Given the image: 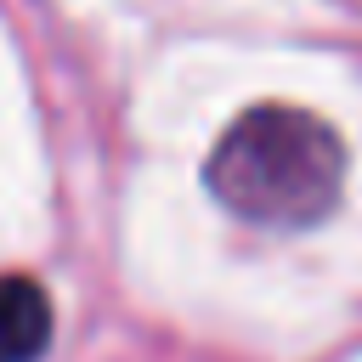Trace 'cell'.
<instances>
[{
	"instance_id": "6da1fadb",
	"label": "cell",
	"mask_w": 362,
	"mask_h": 362,
	"mask_svg": "<svg viewBox=\"0 0 362 362\" xmlns=\"http://www.w3.org/2000/svg\"><path fill=\"white\" fill-rule=\"evenodd\" d=\"M204 181L238 221L300 232L339 204L345 141L328 119L305 107L260 102L221 130V141L209 147Z\"/></svg>"
},
{
	"instance_id": "7a4b0ae2",
	"label": "cell",
	"mask_w": 362,
	"mask_h": 362,
	"mask_svg": "<svg viewBox=\"0 0 362 362\" xmlns=\"http://www.w3.org/2000/svg\"><path fill=\"white\" fill-rule=\"evenodd\" d=\"M51 345V300L34 277L0 272V362H40Z\"/></svg>"
}]
</instances>
